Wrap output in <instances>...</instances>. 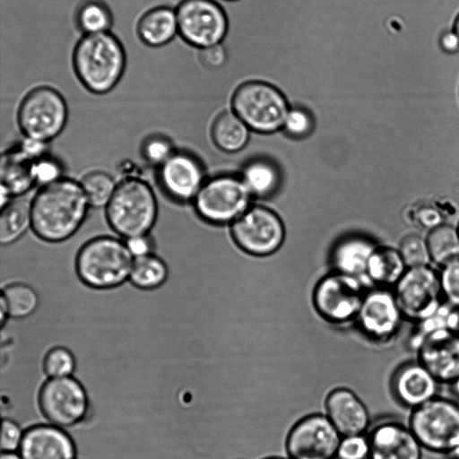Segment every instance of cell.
Returning a JSON list of instances; mask_svg holds the SVG:
<instances>
[{"mask_svg":"<svg viewBox=\"0 0 459 459\" xmlns=\"http://www.w3.org/2000/svg\"><path fill=\"white\" fill-rule=\"evenodd\" d=\"M90 207L80 181L63 177L31 198V230L44 241H65L81 228Z\"/></svg>","mask_w":459,"mask_h":459,"instance_id":"cell-1","label":"cell"},{"mask_svg":"<svg viewBox=\"0 0 459 459\" xmlns=\"http://www.w3.org/2000/svg\"><path fill=\"white\" fill-rule=\"evenodd\" d=\"M74 71L85 89L95 94L112 91L122 78L126 56L123 44L110 31L83 35L73 51Z\"/></svg>","mask_w":459,"mask_h":459,"instance_id":"cell-2","label":"cell"},{"mask_svg":"<svg viewBox=\"0 0 459 459\" xmlns=\"http://www.w3.org/2000/svg\"><path fill=\"white\" fill-rule=\"evenodd\" d=\"M134 259L126 241L100 236L90 239L80 248L75 269L80 280L88 287L109 290L129 281Z\"/></svg>","mask_w":459,"mask_h":459,"instance_id":"cell-3","label":"cell"},{"mask_svg":"<svg viewBox=\"0 0 459 459\" xmlns=\"http://www.w3.org/2000/svg\"><path fill=\"white\" fill-rule=\"evenodd\" d=\"M106 208L112 230L123 238L147 235L158 216V202L152 186L138 178L118 182Z\"/></svg>","mask_w":459,"mask_h":459,"instance_id":"cell-4","label":"cell"},{"mask_svg":"<svg viewBox=\"0 0 459 459\" xmlns=\"http://www.w3.org/2000/svg\"><path fill=\"white\" fill-rule=\"evenodd\" d=\"M231 107L251 130L263 134L282 128L290 108L281 89L262 80L240 83L232 94Z\"/></svg>","mask_w":459,"mask_h":459,"instance_id":"cell-5","label":"cell"},{"mask_svg":"<svg viewBox=\"0 0 459 459\" xmlns=\"http://www.w3.org/2000/svg\"><path fill=\"white\" fill-rule=\"evenodd\" d=\"M407 424L423 449L450 455L459 443V403L437 395L411 410Z\"/></svg>","mask_w":459,"mask_h":459,"instance_id":"cell-6","label":"cell"},{"mask_svg":"<svg viewBox=\"0 0 459 459\" xmlns=\"http://www.w3.org/2000/svg\"><path fill=\"white\" fill-rule=\"evenodd\" d=\"M68 108L65 98L50 86L30 90L22 99L17 114L24 137L48 143L65 128Z\"/></svg>","mask_w":459,"mask_h":459,"instance_id":"cell-7","label":"cell"},{"mask_svg":"<svg viewBox=\"0 0 459 459\" xmlns=\"http://www.w3.org/2000/svg\"><path fill=\"white\" fill-rule=\"evenodd\" d=\"M368 289L357 278L333 272L322 277L312 293L316 313L326 323H355Z\"/></svg>","mask_w":459,"mask_h":459,"instance_id":"cell-8","label":"cell"},{"mask_svg":"<svg viewBox=\"0 0 459 459\" xmlns=\"http://www.w3.org/2000/svg\"><path fill=\"white\" fill-rule=\"evenodd\" d=\"M251 198L241 177L221 175L204 182L194 204L204 221L213 224H232L250 207Z\"/></svg>","mask_w":459,"mask_h":459,"instance_id":"cell-9","label":"cell"},{"mask_svg":"<svg viewBox=\"0 0 459 459\" xmlns=\"http://www.w3.org/2000/svg\"><path fill=\"white\" fill-rule=\"evenodd\" d=\"M175 9L178 35L186 44L201 49L226 39L229 19L217 0H182Z\"/></svg>","mask_w":459,"mask_h":459,"instance_id":"cell-10","label":"cell"},{"mask_svg":"<svg viewBox=\"0 0 459 459\" xmlns=\"http://www.w3.org/2000/svg\"><path fill=\"white\" fill-rule=\"evenodd\" d=\"M393 291L405 321L412 324L433 315L444 302L438 271L430 264L407 268Z\"/></svg>","mask_w":459,"mask_h":459,"instance_id":"cell-11","label":"cell"},{"mask_svg":"<svg viewBox=\"0 0 459 459\" xmlns=\"http://www.w3.org/2000/svg\"><path fill=\"white\" fill-rule=\"evenodd\" d=\"M404 321L393 289L375 287L366 291L354 324L368 342L387 345L396 339Z\"/></svg>","mask_w":459,"mask_h":459,"instance_id":"cell-12","label":"cell"},{"mask_svg":"<svg viewBox=\"0 0 459 459\" xmlns=\"http://www.w3.org/2000/svg\"><path fill=\"white\" fill-rule=\"evenodd\" d=\"M38 403L48 423L63 429L82 422L90 407L84 386L74 377L48 378L39 392Z\"/></svg>","mask_w":459,"mask_h":459,"instance_id":"cell-13","label":"cell"},{"mask_svg":"<svg viewBox=\"0 0 459 459\" xmlns=\"http://www.w3.org/2000/svg\"><path fill=\"white\" fill-rule=\"evenodd\" d=\"M231 235L245 252L266 256L276 252L285 238V228L281 217L273 210L250 206L231 224Z\"/></svg>","mask_w":459,"mask_h":459,"instance_id":"cell-14","label":"cell"},{"mask_svg":"<svg viewBox=\"0 0 459 459\" xmlns=\"http://www.w3.org/2000/svg\"><path fill=\"white\" fill-rule=\"evenodd\" d=\"M341 439L325 414L312 413L290 428L285 449L289 459H336Z\"/></svg>","mask_w":459,"mask_h":459,"instance_id":"cell-15","label":"cell"},{"mask_svg":"<svg viewBox=\"0 0 459 459\" xmlns=\"http://www.w3.org/2000/svg\"><path fill=\"white\" fill-rule=\"evenodd\" d=\"M368 459H421L422 446L407 423L385 419L371 426L367 433Z\"/></svg>","mask_w":459,"mask_h":459,"instance_id":"cell-16","label":"cell"},{"mask_svg":"<svg viewBox=\"0 0 459 459\" xmlns=\"http://www.w3.org/2000/svg\"><path fill=\"white\" fill-rule=\"evenodd\" d=\"M416 359L438 381L451 385L459 377V335L449 330L428 334L417 348Z\"/></svg>","mask_w":459,"mask_h":459,"instance_id":"cell-17","label":"cell"},{"mask_svg":"<svg viewBox=\"0 0 459 459\" xmlns=\"http://www.w3.org/2000/svg\"><path fill=\"white\" fill-rule=\"evenodd\" d=\"M158 179L163 191L178 202L194 201L206 181L201 161L178 151L158 168Z\"/></svg>","mask_w":459,"mask_h":459,"instance_id":"cell-18","label":"cell"},{"mask_svg":"<svg viewBox=\"0 0 459 459\" xmlns=\"http://www.w3.org/2000/svg\"><path fill=\"white\" fill-rule=\"evenodd\" d=\"M440 385L416 359L401 363L389 383L394 401L410 411L439 395Z\"/></svg>","mask_w":459,"mask_h":459,"instance_id":"cell-19","label":"cell"},{"mask_svg":"<svg viewBox=\"0 0 459 459\" xmlns=\"http://www.w3.org/2000/svg\"><path fill=\"white\" fill-rule=\"evenodd\" d=\"M325 415L342 437L367 434L371 427L366 404L347 387L331 390L325 397Z\"/></svg>","mask_w":459,"mask_h":459,"instance_id":"cell-20","label":"cell"},{"mask_svg":"<svg viewBox=\"0 0 459 459\" xmlns=\"http://www.w3.org/2000/svg\"><path fill=\"white\" fill-rule=\"evenodd\" d=\"M22 459H76V447L65 429L53 424L30 427L19 449Z\"/></svg>","mask_w":459,"mask_h":459,"instance_id":"cell-21","label":"cell"},{"mask_svg":"<svg viewBox=\"0 0 459 459\" xmlns=\"http://www.w3.org/2000/svg\"><path fill=\"white\" fill-rule=\"evenodd\" d=\"M377 247L371 238L359 234L349 235L339 239L330 255L334 272L359 279L369 290L367 269Z\"/></svg>","mask_w":459,"mask_h":459,"instance_id":"cell-22","label":"cell"},{"mask_svg":"<svg viewBox=\"0 0 459 459\" xmlns=\"http://www.w3.org/2000/svg\"><path fill=\"white\" fill-rule=\"evenodd\" d=\"M136 32L148 47L160 48L169 44L178 34L176 9L160 5L148 10L139 19Z\"/></svg>","mask_w":459,"mask_h":459,"instance_id":"cell-23","label":"cell"},{"mask_svg":"<svg viewBox=\"0 0 459 459\" xmlns=\"http://www.w3.org/2000/svg\"><path fill=\"white\" fill-rule=\"evenodd\" d=\"M406 269L407 266L398 249L377 247L367 269L369 289L375 287L393 289Z\"/></svg>","mask_w":459,"mask_h":459,"instance_id":"cell-24","label":"cell"},{"mask_svg":"<svg viewBox=\"0 0 459 459\" xmlns=\"http://www.w3.org/2000/svg\"><path fill=\"white\" fill-rule=\"evenodd\" d=\"M31 198L23 195L15 196L1 207L0 242L3 246L13 244L31 229Z\"/></svg>","mask_w":459,"mask_h":459,"instance_id":"cell-25","label":"cell"},{"mask_svg":"<svg viewBox=\"0 0 459 459\" xmlns=\"http://www.w3.org/2000/svg\"><path fill=\"white\" fill-rule=\"evenodd\" d=\"M34 160L23 155L18 148L3 153L1 187L14 197L24 195L35 184L31 173Z\"/></svg>","mask_w":459,"mask_h":459,"instance_id":"cell-26","label":"cell"},{"mask_svg":"<svg viewBox=\"0 0 459 459\" xmlns=\"http://www.w3.org/2000/svg\"><path fill=\"white\" fill-rule=\"evenodd\" d=\"M240 177L251 195L258 198L273 195L281 184L279 168L265 159H255L247 162Z\"/></svg>","mask_w":459,"mask_h":459,"instance_id":"cell-27","label":"cell"},{"mask_svg":"<svg viewBox=\"0 0 459 459\" xmlns=\"http://www.w3.org/2000/svg\"><path fill=\"white\" fill-rule=\"evenodd\" d=\"M250 128L233 111L221 113L215 119L212 127L214 143L227 152L242 150L249 139Z\"/></svg>","mask_w":459,"mask_h":459,"instance_id":"cell-28","label":"cell"},{"mask_svg":"<svg viewBox=\"0 0 459 459\" xmlns=\"http://www.w3.org/2000/svg\"><path fill=\"white\" fill-rule=\"evenodd\" d=\"M426 239L431 263L439 268L459 259V231L456 227L442 223L429 230Z\"/></svg>","mask_w":459,"mask_h":459,"instance_id":"cell-29","label":"cell"},{"mask_svg":"<svg viewBox=\"0 0 459 459\" xmlns=\"http://www.w3.org/2000/svg\"><path fill=\"white\" fill-rule=\"evenodd\" d=\"M75 23L83 35L110 31L113 13L103 0H83L77 7Z\"/></svg>","mask_w":459,"mask_h":459,"instance_id":"cell-30","label":"cell"},{"mask_svg":"<svg viewBox=\"0 0 459 459\" xmlns=\"http://www.w3.org/2000/svg\"><path fill=\"white\" fill-rule=\"evenodd\" d=\"M168 275L166 263L152 253L134 259L129 281L138 289L151 290L160 287Z\"/></svg>","mask_w":459,"mask_h":459,"instance_id":"cell-31","label":"cell"},{"mask_svg":"<svg viewBox=\"0 0 459 459\" xmlns=\"http://www.w3.org/2000/svg\"><path fill=\"white\" fill-rule=\"evenodd\" d=\"M0 302L5 307L9 317L23 319L37 310L39 297L31 286L13 282L3 288Z\"/></svg>","mask_w":459,"mask_h":459,"instance_id":"cell-32","label":"cell"},{"mask_svg":"<svg viewBox=\"0 0 459 459\" xmlns=\"http://www.w3.org/2000/svg\"><path fill=\"white\" fill-rule=\"evenodd\" d=\"M91 207H106L112 198L117 184L108 172L94 170L87 173L80 181Z\"/></svg>","mask_w":459,"mask_h":459,"instance_id":"cell-33","label":"cell"},{"mask_svg":"<svg viewBox=\"0 0 459 459\" xmlns=\"http://www.w3.org/2000/svg\"><path fill=\"white\" fill-rule=\"evenodd\" d=\"M75 368L74 355L63 346L50 349L43 359V369L48 378L73 377Z\"/></svg>","mask_w":459,"mask_h":459,"instance_id":"cell-34","label":"cell"},{"mask_svg":"<svg viewBox=\"0 0 459 459\" xmlns=\"http://www.w3.org/2000/svg\"><path fill=\"white\" fill-rule=\"evenodd\" d=\"M398 251L407 268L429 265L431 263L427 239L419 234L404 236Z\"/></svg>","mask_w":459,"mask_h":459,"instance_id":"cell-35","label":"cell"},{"mask_svg":"<svg viewBox=\"0 0 459 459\" xmlns=\"http://www.w3.org/2000/svg\"><path fill=\"white\" fill-rule=\"evenodd\" d=\"M175 152L170 139L160 134H154L146 138L142 145V154L144 160L158 168Z\"/></svg>","mask_w":459,"mask_h":459,"instance_id":"cell-36","label":"cell"},{"mask_svg":"<svg viewBox=\"0 0 459 459\" xmlns=\"http://www.w3.org/2000/svg\"><path fill=\"white\" fill-rule=\"evenodd\" d=\"M438 274L444 301L459 307V259L441 267Z\"/></svg>","mask_w":459,"mask_h":459,"instance_id":"cell-37","label":"cell"},{"mask_svg":"<svg viewBox=\"0 0 459 459\" xmlns=\"http://www.w3.org/2000/svg\"><path fill=\"white\" fill-rule=\"evenodd\" d=\"M314 121L310 113L301 107L290 108L282 129L291 137L303 138L313 129Z\"/></svg>","mask_w":459,"mask_h":459,"instance_id":"cell-38","label":"cell"},{"mask_svg":"<svg viewBox=\"0 0 459 459\" xmlns=\"http://www.w3.org/2000/svg\"><path fill=\"white\" fill-rule=\"evenodd\" d=\"M63 169L57 160L44 155L32 163L31 173L35 184L41 186L51 184L60 178Z\"/></svg>","mask_w":459,"mask_h":459,"instance_id":"cell-39","label":"cell"},{"mask_svg":"<svg viewBox=\"0 0 459 459\" xmlns=\"http://www.w3.org/2000/svg\"><path fill=\"white\" fill-rule=\"evenodd\" d=\"M368 455L367 434L342 437L337 459H368Z\"/></svg>","mask_w":459,"mask_h":459,"instance_id":"cell-40","label":"cell"},{"mask_svg":"<svg viewBox=\"0 0 459 459\" xmlns=\"http://www.w3.org/2000/svg\"><path fill=\"white\" fill-rule=\"evenodd\" d=\"M24 432L21 426L14 420L4 419L1 428L2 453L19 450L24 437Z\"/></svg>","mask_w":459,"mask_h":459,"instance_id":"cell-41","label":"cell"},{"mask_svg":"<svg viewBox=\"0 0 459 459\" xmlns=\"http://www.w3.org/2000/svg\"><path fill=\"white\" fill-rule=\"evenodd\" d=\"M201 65L210 70H218L229 61V51L223 43L198 49Z\"/></svg>","mask_w":459,"mask_h":459,"instance_id":"cell-42","label":"cell"},{"mask_svg":"<svg viewBox=\"0 0 459 459\" xmlns=\"http://www.w3.org/2000/svg\"><path fill=\"white\" fill-rule=\"evenodd\" d=\"M126 244L134 258L153 253L154 244L149 234L126 238Z\"/></svg>","mask_w":459,"mask_h":459,"instance_id":"cell-43","label":"cell"},{"mask_svg":"<svg viewBox=\"0 0 459 459\" xmlns=\"http://www.w3.org/2000/svg\"><path fill=\"white\" fill-rule=\"evenodd\" d=\"M439 46L447 54L459 52V35L455 29L444 31L439 37Z\"/></svg>","mask_w":459,"mask_h":459,"instance_id":"cell-44","label":"cell"},{"mask_svg":"<svg viewBox=\"0 0 459 459\" xmlns=\"http://www.w3.org/2000/svg\"><path fill=\"white\" fill-rule=\"evenodd\" d=\"M420 215L418 217L420 225L429 229V230L442 224L438 212L430 207H425L420 209Z\"/></svg>","mask_w":459,"mask_h":459,"instance_id":"cell-45","label":"cell"},{"mask_svg":"<svg viewBox=\"0 0 459 459\" xmlns=\"http://www.w3.org/2000/svg\"><path fill=\"white\" fill-rule=\"evenodd\" d=\"M0 459H22V457L15 452H5L2 453Z\"/></svg>","mask_w":459,"mask_h":459,"instance_id":"cell-46","label":"cell"},{"mask_svg":"<svg viewBox=\"0 0 459 459\" xmlns=\"http://www.w3.org/2000/svg\"><path fill=\"white\" fill-rule=\"evenodd\" d=\"M455 396L459 399V377L450 385Z\"/></svg>","mask_w":459,"mask_h":459,"instance_id":"cell-47","label":"cell"},{"mask_svg":"<svg viewBox=\"0 0 459 459\" xmlns=\"http://www.w3.org/2000/svg\"><path fill=\"white\" fill-rule=\"evenodd\" d=\"M449 455H451L453 459H459V443Z\"/></svg>","mask_w":459,"mask_h":459,"instance_id":"cell-48","label":"cell"},{"mask_svg":"<svg viewBox=\"0 0 459 459\" xmlns=\"http://www.w3.org/2000/svg\"><path fill=\"white\" fill-rule=\"evenodd\" d=\"M454 333H455L459 335V311H458L457 321H456V325H455Z\"/></svg>","mask_w":459,"mask_h":459,"instance_id":"cell-49","label":"cell"},{"mask_svg":"<svg viewBox=\"0 0 459 459\" xmlns=\"http://www.w3.org/2000/svg\"><path fill=\"white\" fill-rule=\"evenodd\" d=\"M455 30L458 33L459 35V16L457 17L456 19V22H455V27H454Z\"/></svg>","mask_w":459,"mask_h":459,"instance_id":"cell-50","label":"cell"},{"mask_svg":"<svg viewBox=\"0 0 459 459\" xmlns=\"http://www.w3.org/2000/svg\"><path fill=\"white\" fill-rule=\"evenodd\" d=\"M264 459H287V458L279 457V456H270V457H266V458H264Z\"/></svg>","mask_w":459,"mask_h":459,"instance_id":"cell-51","label":"cell"},{"mask_svg":"<svg viewBox=\"0 0 459 459\" xmlns=\"http://www.w3.org/2000/svg\"><path fill=\"white\" fill-rule=\"evenodd\" d=\"M222 1L234 2V1H237V0H222Z\"/></svg>","mask_w":459,"mask_h":459,"instance_id":"cell-52","label":"cell"},{"mask_svg":"<svg viewBox=\"0 0 459 459\" xmlns=\"http://www.w3.org/2000/svg\"><path fill=\"white\" fill-rule=\"evenodd\" d=\"M457 229H458V231H459V224H458V227H457Z\"/></svg>","mask_w":459,"mask_h":459,"instance_id":"cell-53","label":"cell"}]
</instances>
